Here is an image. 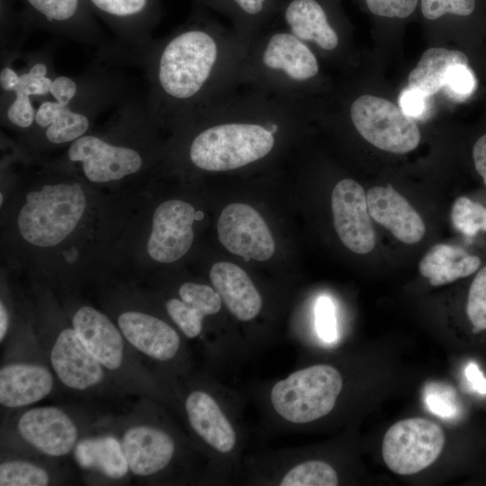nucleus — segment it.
Segmentation results:
<instances>
[{
	"instance_id": "f257e3e1",
	"label": "nucleus",
	"mask_w": 486,
	"mask_h": 486,
	"mask_svg": "<svg viewBox=\"0 0 486 486\" xmlns=\"http://www.w3.org/2000/svg\"><path fill=\"white\" fill-rule=\"evenodd\" d=\"M247 43L236 32L190 26L150 44L147 109L154 123L177 127L240 86L238 71Z\"/></svg>"
},
{
	"instance_id": "f03ea898",
	"label": "nucleus",
	"mask_w": 486,
	"mask_h": 486,
	"mask_svg": "<svg viewBox=\"0 0 486 486\" xmlns=\"http://www.w3.org/2000/svg\"><path fill=\"white\" fill-rule=\"evenodd\" d=\"M304 113V104L243 86L195 112L177 127L191 132L187 154L194 167L224 172L269 157L281 136L301 125Z\"/></svg>"
},
{
	"instance_id": "7ed1b4c3",
	"label": "nucleus",
	"mask_w": 486,
	"mask_h": 486,
	"mask_svg": "<svg viewBox=\"0 0 486 486\" xmlns=\"http://www.w3.org/2000/svg\"><path fill=\"white\" fill-rule=\"evenodd\" d=\"M320 75L319 60L312 49L289 31L278 30L262 32L248 41L238 83L240 86L304 104Z\"/></svg>"
},
{
	"instance_id": "20e7f679",
	"label": "nucleus",
	"mask_w": 486,
	"mask_h": 486,
	"mask_svg": "<svg viewBox=\"0 0 486 486\" xmlns=\"http://www.w3.org/2000/svg\"><path fill=\"white\" fill-rule=\"evenodd\" d=\"M343 388V376L335 366L308 365L269 386L266 410L283 427L293 429L310 425L334 410Z\"/></svg>"
},
{
	"instance_id": "39448f33",
	"label": "nucleus",
	"mask_w": 486,
	"mask_h": 486,
	"mask_svg": "<svg viewBox=\"0 0 486 486\" xmlns=\"http://www.w3.org/2000/svg\"><path fill=\"white\" fill-rule=\"evenodd\" d=\"M86 197L76 182L44 184L29 192L17 216L21 237L38 248H52L76 230L84 216Z\"/></svg>"
},
{
	"instance_id": "423d86ee",
	"label": "nucleus",
	"mask_w": 486,
	"mask_h": 486,
	"mask_svg": "<svg viewBox=\"0 0 486 486\" xmlns=\"http://www.w3.org/2000/svg\"><path fill=\"white\" fill-rule=\"evenodd\" d=\"M348 114L358 134L379 149L404 154L419 143L420 131L413 118L387 99L359 95L351 102Z\"/></svg>"
},
{
	"instance_id": "0eeeda50",
	"label": "nucleus",
	"mask_w": 486,
	"mask_h": 486,
	"mask_svg": "<svg viewBox=\"0 0 486 486\" xmlns=\"http://www.w3.org/2000/svg\"><path fill=\"white\" fill-rule=\"evenodd\" d=\"M445 441V434L436 423L423 418H406L387 430L382 454L392 472L410 475L431 465L439 457Z\"/></svg>"
},
{
	"instance_id": "6e6552de",
	"label": "nucleus",
	"mask_w": 486,
	"mask_h": 486,
	"mask_svg": "<svg viewBox=\"0 0 486 486\" xmlns=\"http://www.w3.org/2000/svg\"><path fill=\"white\" fill-rule=\"evenodd\" d=\"M184 410L192 430L220 462L235 463L242 439L235 418L220 398L206 390H194L185 398Z\"/></svg>"
},
{
	"instance_id": "1a4fd4ad",
	"label": "nucleus",
	"mask_w": 486,
	"mask_h": 486,
	"mask_svg": "<svg viewBox=\"0 0 486 486\" xmlns=\"http://www.w3.org/2000/svg\"><path fill=\"white\" fill-rule=\"evenodd\" d=\"M70 162L80 163L85 176L93 183L121 180L139 172L144 163L142 154L130 146L116 144L94 134H85L70 143Z\"/></svg>"
},
{
	"instance_id": "9d476101",
	"label": "nucleus",
	"mask_w": 486,
	"mask_h": 486,
	"mask_svg": "<svg viewBox=\"0 0 486 486\" xmlns=\"http://www.w3.org/2000/svg\"><path fill=\"white\" fill-rule=\"evenodd\" d=\"M217 230L222 246L246 260L266 261L274 253L275 244L268 226L248 204L227 205L219 217Z\"/></svg>"
},
{
	"instance_id": "9b49d317",
	"label": "nucleus",
	"mask_w": 486,
	"mask_h": 486,
	"mask_svg": "<svg viewBox=\"0 0 486 486\" xmlns=\"http://www.w3.org/2000/svg\"><path fill=\"white\" fill-rule=\"evenodd\" d=\"M331 210L342 243L356 254L371 252L376 238L364 188L353 179L340 180L332 191Z\"/></svg>"
},
{
	"instance_id": "f8f14e48",
	"label": "nucleus",
	"mask_w": 486,
	"mask_h": 486,
	"mask_svg": "<svg viewBox=\"0 0 486 486\" xmlns=\"http://www.w3.org/2000/svg\"><path fill=\"white\" fill-rule=\"evenodd\" d=\"M194 207L182 200H167L154 212L147 250L159 263L169 264L183 257L194 240Z\"/></svg>"
},
{
	"instance_id": "ddd939ff",
	"label": "nucleus",
	"mask_w": 486,
	"mask_h": 486,
	"mask_svg": "<svg viewBox=\"0 0 486 486\" xmlns=\"http://www.w3.org/2000/svg\"><path fill=\"white\" fill-rule=\"evenodd\" d=\"M22 437L44 454L62 456L76 445L78 431L73 420L56 407L34 408L17 424Z\"/></svg>"
},
{
	"instance_id": "4468645a",
	"label": "nucleus",
	"mask_w": 486,
	"mask_h": 486,
	"mask_svg": "<svg viewBox=\"0 0 486 486\" xmlns=\"http://www.w3.org/2000/svg\"><path fill=\"white\" fill-rule=\"evenodd\" d=\"M50 362L60 382L71 389L86 390L104 378V366L88 351L73 328L63 329L57 337Z\"/></svg>"
},
{
	"instance_id": "2eb2a0df",
	"label": "nucleus",
	"mask_w": 486,
	"mask_h": 486,
	"mask_svg": "<svg viewBox=\"0 0 486 486\" xmlns=\"http://www.w3.org/2000/svg\"><path fill=\"white\" fill-rule=\"evenodd\" d=\"M366 201L370 216L400 241L414 244L421 240L426 230L422 218L391 184L370 188Z\"/></svg>"
},
{
	"instance_id": "dca6fc26",
	"label": "nucleus",
	"mask_w": 486,
	"mask_h": 486,
	"mask_svg": "<svg viewBox=\"0 0 486 486\" xmlns=\"http://www.w3.org/2000/svg\"><path fill=\"white\" fill-rule=\"evenodd\" d=\"M118 326L130 344L152 359L170 361L180 350L178 333L158 317L128 310L118 317Z\"/></svg>"
},
{
	"instance_id": "f3484780",
	"label": "nucleus",
	"mask_w": 486,
	"mask_h": 486,
	"mask_svg": "<svg viewBox=\"0 0 486 486\" xmlns=\"http://www.w3.org/2000/svg\"><path fill=\"white\" fill-rule=\"evenodd\" d=\"M122 446L130 471L139 476H149L163 471L176 451L172 436L151 426L129 428L122 436Z\"/></svg>"
},
{
	"instance_id": "a211bd4d",
	"label": "nucleus",
	"mask_w": 486,
	"mask_h": 486,
	"mask_svg": "<svg viewBox=\"0 0 486 486\" xmlns=\"http://www.w3.org/2000/svg\"><path fill=\"white\" fill-rule=\"evenodd\" d=\"M72 325L83 344L104 367L116 370L121 366L123 335L106 315L93 307L84 306L75 313Z\"/></svg>"
},
{
	"instance_id": "6ab92c4d",
	"label": "nucleus",
	"mask_w": 486,
	"mask_h": 486,
	"mask_svg": "<svg viewBox=\"0 0 486 486\" xmlns=\"http://www.w3.org/2000/svg\"><path fill=\"white\" fill-rule=\"evenodd\" d=\"M284 19L288 31L309 47L313 45L325 53L340 47L339 32L318 0H291L284 9Z\"/></svg>"
},
{
	"instance_id": "aec40b11",
	"label": "nucleus",
	"mask_w": 486,
	"mask_h": 486,
	"mask_svg": "<svg viewBox=\"0 0 486 486\" xmlns=\"http://www.w3.org/2000/svg\"><path fill=\"white\" fill-rule=\"evenodd\" d=\"M210 280L222 303L238 320L255 319L263 306L262 296L248 274L230 262H218L210 270Z\"/></svg>"
},
{
	"instance_id": "412c9836",
	"label": "nucleus",
	"mask_w": 486,
	"mask_h": 486,
	"mask_svg": "<svg viewBox=\"0 0 486 486\" xmlns=\"http://www.w3.org/2000/svg\"><path fill=\"white\" fill-rule=\"evenodd\" d=\"M53 383L51 373L42 365H4L0 370V403L12 409L35 403L50 394Z\"/></svg>"
},
{
	"instance_id": "4be33fe9",
	"label": "nucleus",
	"mask_w": 486,
	"mask_h": 486,
	"mask_svg": "<svg viewBox=\"0 0 486 486\" xmlns=\"http://www.w3.org/2000/svg\"><path fill=\"white\" fill-rule=\"evenodd\" d=\"M480 265L478 256L460 247L436 244L422 257L418 270L431 285L440 286L471 275Z\"/></svg>"
},
{
	"instance_id": "5701e85b",
	"label": "nucleus",
	"mask_w": 486,
	"mask_h": 486,
	"mask_svg": "<svg viewBox=\"0 0 486 486\" xmlns=\"http://www.w3.org/2000/svg\"><path fill=\"white\" fill-rule=\"evenodd\" d=\"M470 63L461 50L443 47L428 49L409 75V88L431 96L445 87L451 68L457 64Z\"/></svg>"
},
{
	"instance_id": "b1692460",
	"label": "nucleus",
	"mask_w": 486,
	"mask_h": 486,
	"mask_svg": "<svg viewBox=\"0 0 486 486\" xmlns=\"http://www.w3.org/2000/svg\"><path fill=\"white\" fill-rule=\"evenodd\" d=\"M34 122L46 128V139L53 144L72 143L86 134L90 128V119L83 112L54 100L40 104Z\"/></svg>"
},
{
	"instance_id": "393cba45",
	"label": "nucleus",
	"mask_w": 486,
	"mask_h": 486,
	"mask_svg": "<svg viewBox=\"0 0 486 486\" xmlns=\"http://www.w3.org/2000/svg\"><path fill=\"white\" fill-rule=\"evenodd\" d=\"M76 463L85 469H96L109 478L126 475L129 465L122 442L112 436L86 438L75 446Z\"/></svg>"
},
{
	"instance_id": "a878e982",
	"label": "nucleus",
	"mask_w": 486,
	"mask_h": 486,
	"mask_svg": "<svg viewBox=\"0 0 486 486\" xmlns=\"http://www.w3.org/2000/svg\"><path fill=\"white\" fill-rule=\"evenodd\" d=\"M285 461L266 475V482L278 486H336L339 479L335 468L319 459L295 461L288 455Z\"/></svg>"
},
{
	"instance_id": "bb28decb",
	"label": "nucleus",
	"mask_w": 486,
	"mask_h": 486,
	"mask_svg": "<svg viewBox=\"0 0 486 486\" xmlns=\"http://www.w3.org/2000/svg\"><path fill=\"white\" fill-rule=\"evenodd\" d=\"M451 220L456 230L466 237L486 231V207L465 196L458 197L452 207Z\"/></svg>"
},
{
	"instance_id": "cd10ccee",
	"label": "nucleus",
	"mask_w": 486,
	"mask_h": 486,
	"mask_svg": "<svg viewBox=\"0 0 486 486\" xmlns=\"http://www.w3.org/2000/svg\"><path fill=\"white\" fill-rule=\"evenodd\" d=\"M49 482L47 471L31 462L14 460L0 465L1 486H45Z\"/></svg>"
},
{
	"instance_id": "c85d7f7f",
	"label": "nucleus",
	"mask_w": 486,
	"mask_h": 486,
	"mask_svg": "<svg viewBox=\"0 0 486 486\" xmlns=\"http://www.w3.org/2000/svg\"><path fill=\"white\" fill-rule=\"evenodd\" d=\"M166 310L170 319L187 338H195L202 329L205 313L180 298H171L166 302Z\"/></svg>"
},
{
	"instance_id": "c756f323",
	"label": "nucleus",
	"mask_w": 486,
	"mask_h": 486,
	"mask_svg": "<svg viewBox=\"0 0 486 486\" xmlns=\"http://www.w3.org/2000/svg\"><path fill=\"white\" fill-rule=\"evenodd\" d=\"M466 313L473 333L486 330V266L477 273L470 285Z\"/></svg>"
},
{
	"instance_id": "7c9ffc66",
	"label": "nucleus",
	"mask_w": 486,
	"mask_h": 486,
	"mask_svg": "<svg viewBox=\"0 0 486 486\" xmlns=\"http://www.w3.org/2000/svg\"><path fill=\"white\" fill-rule=\"evenodd\" d=\"M424 400L428 410L441 418H453L459 413L454 390L446 384L428 383Z\"/></svg>"
},
{
	"instance_id": "2f4dec72",
	"label": "nucleus",
	"mask_w": 486,
	"mask_h": 486,
	"mask_svg": "<svg viewBox=\"0 0 486 486\" xmlns=\"http://www.w3.org/2000/svg\"><path fill=\"white\" fill-rule=\"evenodd\" d=\"M477 87V76L470 63L454 65L445 86L447 94L457 102L468 100L474 94Z\"/></svg>"
},
{
	"instance_id": "473e14b6",
	"label": "nucleus",
	"mask_w": 486,
	"mask_h": 486,
	"mask_svg": "<svg viewBox=\"0 0 486 486\" xmlns=\"http://www.w3.org/2000/svg\"><path fill=\"white\" fill-rule=\"evenodd\" d=\"M242 17L238 35L246 41L262 32L258 19L266 11L268 0H230Z\"/></svg>"
},
{
	"instance_id": "72a5a7b5",
	"label": "nucleus",
	"mask_w": 486,
	"mask_h": 486,
	"mask_svg": "<svg viewBox=\"0 0 486 486\" xmlns=\"http://www.w3.org/2000/svg\"><path fill=\"white\" fill-rule=\"evenodd\" d=\"M315 328L319 338L331 344L338 339V323L333 302L328 296H320L315 306Z\"/></svg>"
},
{
	"instance_id": "f704fd0d",
	"label": "nucleus",
	"mask_w": 486,
	"mask_h": 486,
	"mask_svg": "<svg viewBox=\"0 0 486 486\" xmlns=\"http://www.w3.org/2000/svg\"><path fill=\"white\" fill-rule=\"evenodd\" d=\"M12 92L14 97L6 109V118L18 128H30L35 122L36 115L32 98L19 87L14 88Z\"/></svg>"
},
{
	"instance_id": "c9c22d12",
	"label": "nucleus",
	"mask_w": 486,
	"mask_h": 486,
	"mask_svg": "<svg viewBox=\"0 0 486 486\" xmlns=\"http://www.w3.org/2000/svg\"><path fill=\"white\" fill-rule=\"evenodd\" d=\"M48 21L64 22L73 18L78 8V0H27Z\"/></svg>"
},
{
	"instance_id": "e433bc0d",
	"label": "nucleus",
	"mask_w": 486,
	"mask_h": 486,
	"mask_svg": "<svg viewBox=\"0 0 486 486\" xmlns=\"http://www.w3.org/2000/svg\"><path fill=\"white\" fill-rule=\"evenodd\" d=\"M104 13L115 17H129L140 14L148 0H91Z\"/></svg>"
},
{
	"instance_id": "4c0bfd02",
	"label": "nucleus",
	"mask_w": 486,
	"mask_h": 486,
	"mask_svg": "<svg viewBox=\"0 0 486 486\" xmlns=\"http://www.w3.org/2000/svg\"><path fill=\"white\" fill-rule=\"evenodd\" d=\"M77 84L66 76H58L52 79L50 94L54 101L62 105H70L77 94Z\"/></svg>"
},
{
	"instance_id": "58836bf2",
	"label": "nucleus",
	"mask_w": 486,
	"mask_h": 486,
	"mask_svg": "<svg viewBox=\"0 0 486 486\" xmlns=\"http://www.w3.org/2000/svg\"><path fill=\"white\" fill-rule=\"evenodd\" d=\"M426 98L420 92L408 88L400 93L399 104L404 113L411 118H417L425 111Z\"/></svg>"
},
{
	"instance_id": "ea45409f",
	"label": "nucleus",
	"mask_w": 486,
	"mask_h": 486,
	"mask_svg": "<svg viewBox=\"0 0 486 486\" xmlns=\"http://www.w3.org/2000/svg\"><path fill=\"white\" fill-rule=\"evenodd\" d=\"M472 156L475 170L486 185V133L474 142Z\"/></svg>"
},
{
	"instance_id": "a19ab883",
	"label": "nucleus",
	"mask_w": 486,
	"mask_h": 486,
	"mask_svg": "<svg viewBox=\"0 0 486 486\" xmlns=\"http://www.w3.org/2000/svg\"><path fill=\"white\" fill-rule=\"evenodd\" d=\"M465 376L471 387L481 394H486V378L478 365L471 362L465 368Z\"/></svg>"
},
{
	"instance_id": "79ce46f5",
	"label": "nucleus",
	"mask_w": 486,
	"mask_h": 486,
	"mask_svg": "<svg viewBox=\"0 0 486 486\" xmlns=\"http://www.w3.org/2000/svg\"><path fill=\"white\" fill-rule=\"evenodd\" d=\"M19 80V75L11 67L5 66L0 71V85L4 92H11Z\"/></svg>"
},
{
	"instance_id": "37998d69",
	"label": "nucleus",
	"mask_w": 486,
	"mask_h": 486,
	"mask_svg": "<svg viewBox=\"0 0 486 486\" xmlns=\"http://www.w3.org/2000/svg\"><path fill=\"white\" fill-rule=\"evenodd\" d=\"M9 313L3 302L0 303V341L4 338L9 328Z\"/></svg>"
},
{
	"instance_id": "c03bdc74",
	"label": "nucleus",
	"mask_w": 486,
	"mask_h": 486,
	"mask_svg": "<svg viewBox=\"0 0 486 486\" xmlns=\"http://www.w3.org/2000/svg\"><path fill=\"white\" fill-rule=\"evenodd\" d=\"M0 196H1L0 203L2 205V203H3V194H1Z\"/></svg>"
}]
</instances>
